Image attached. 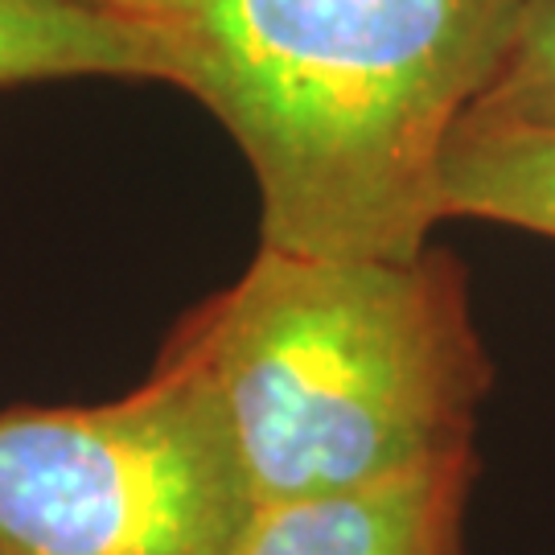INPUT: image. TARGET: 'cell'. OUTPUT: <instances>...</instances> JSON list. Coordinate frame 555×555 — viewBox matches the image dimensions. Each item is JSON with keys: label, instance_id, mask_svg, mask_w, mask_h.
<instances>
[{"label": "cell", "instance_id": "cell-1", "mask_svg": "<svg viewBox=\"0 0 555 555\" xmlns=\"http://www.w3.org/2000/svg\"><path fill=\"white\" fill-rule=\"evenodd\" d=\"M518 0H160L165 82L227 124L263 247L416 259L440 160L506 59Z\"/></svg>", "mask_w": 555, "mask_h": 555}, {"label": "cell", "instance_id": "cell-2", "mask_svg": "<svg viewBox=\"0 0 555 555\" xmlns=\"http://www.w3.org/2000/svg\"><path fill=\"white\" fill-rule=\"evenodd\" d=\"M215 383L256 506L375 486L474 449L490 362L453 256L259 247L169 341Z\"/></svg>", "mask_w": 555, "mask_h": 555}, {"label": "cell", "instance_id": "cell-3", "mask_svg": "<svg viewBox=\"0 0 555 555\" xmlns=\"http://www.w3.org/2000/svg\"><path fill=\"white\" fill-rule=\"evenodd\" d=\"M256 511L219 391L173 346L124 399L0 412V555H235Z\"/></svg>", "mask_w": 555, "mask_h": 555}, {"label": "cell", "instance_id": "cell-4", "mask_svg": "<svg viewBox=\"0 0 555 555\" xmlns=\"http://www.w3.org/2000/svg\"><path fill=\"white\" fill-rule=\"evenodd\" d=\"M469 481L474 449L375 486L259 506L235 555H465Z\"/></svg>", "mask_w": 555, "mask_h": 555}, {"label": "cell", "instance_id": "cell-5", "mask_svg": "<svg viewBox=\"0 0 555 555\" xmlns=\"http://www.w3.org/2000/svg\"><path fill=\"white\" fill-rule=\"evenodd\" d=\"M82 75L165 79L157 21L95 0H0V87Z\"/></svg>", "mask_w": 555, "mask_h": 555}, {"label": "cell", "instance_id": "cell-6", "mask_svg": "<svg viewBox=\"0 0 555 555\" xmlns=\"http://www.w3.org/2000/svg\"><path fill=\"white\" fill-rule=\"evenodd\" d=\"M440 219H490L555 238V124L461 119L440 160Z\"/></svg>", "mask_w": 555, "mask_h": 555}, {"label": "cell", "instance_id": "cell-7", "mask_svg": "<svg viewBox=\"0 0 555 555\" xmlns=\"http://www.w3.org/2000/svg\"><path fill=\"white\" fill-rule=\"evenodd\" d=\"M469 116L555 124V0H518L506 59Z\"/></svg>", "mask_w": 555, "mask_h": 555}, {"label": "cell", "instance_id": "cell-8", "mask_svg": "<svg viewBox=\"0 0 555 555\" xmlns=\"http://www.w3.org/2000/svg\"><path fill=\"white\" fill-rule=\"evenodd\" d=\"M95 4H112V9H124V13H140V17H153L160 0H95Z\"/></svg>", "mask_w": 555, "mask_h": 555}]
</instances>
